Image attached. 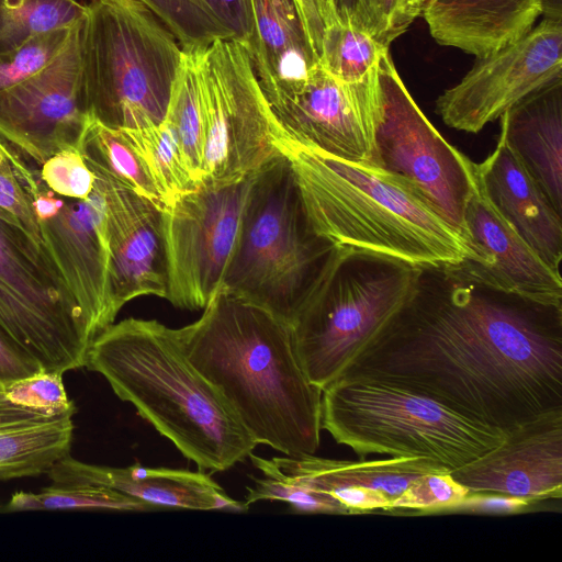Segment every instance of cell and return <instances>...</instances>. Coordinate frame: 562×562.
<instances>
[{
    "label": "cell",
    "mask_w": 562,
    "mask_h": 562,
    "mask_svg": "<svg viewBox=\"0 0 562 562\" xmlns=\"http://www.w3.org/2000/svg\"><path fill=\"white\" fill-rule=\"evenodd\" d=\"M341 375L407 387L506 432L562 408V301L495 288L462 263L418 267Z\"/></svg>",
    "instance_id": "6da1fadb"
},
{
    "label": "cell",
    "mask_w": 562,
    "mask_h": 562,
    "mask_svg": "<svg viewBox=\"0 0 562 562\" xmlns=\"http://www.w3.org/2000/svg\"><path fill=\"white\" fill-rule=\"evenodd\" d=\"M177 334L257 445L289 457L316 452L322 390L302 370L289 324L221 285Z\"/></svg>",
    "instance_id": "7a4b0ae2"
},
{
    "label": "cell",
    "mask_w": 562,
    "mask_h": 562,
    "mask_svg": "<svg viewBox=\"0 0 562 562\" xmlns=\"http://www.w3.org/2000/svg\"><path fill=\"white\" fill-rule=\"evenodd\" d=\"M201 471L221 472L254 451L222 393L191 363L177 334L156 319L125 318L92 340L86 367Z\"/></svg>",
    "instance_id": "3957f363"
},
{
    "label": "cell",
    "mask_w": 562,
    "mask_h": 562,
    "mask_svg": "<svg viewBox=\"0 0 562 562\" xmlns=\"http://www.w3.org/2000/svg\"><path fill=\"white\" fill-rule=\"evenodd\" d=\"M274 143L291 162L314 231L334 245L417 267L477 260L462 235L391 176L304 147L282 130Z\"/></svg>",
    "instance_id": "277c9868"
},
{
    "label": "cell",
    "mask_w": 562,
    "mask_h": 562,
    "mask_svg": "<svg viewBox=\"0 0 562 562\" xmlns=\"http://www.w3.org/2000/svg\"><path fill=\"white\" fill-rule=\"evenodd\" d=\"M336 247L314 231L280 153L251 176L221 285L291 325Z\"/></svg>",
    "instance_id": "5b68a950"
},
{
    "label": "cell",
    "mask_w": 562,
    "mask_h": 562,
    "mask_svg": "<svg viewBox=\"0 0 562 562\" xmlns=\"http://www.w3.org/2000/svg\"><path fill=\"white\" fill-rule=\"evenodd\" d=\"M80 37L91 119L115 130L160 125L182 58L170 30L137 0H91Z\"/></svg>",
    "instance_id": "8992f818"
},
{
    "label": "cell",
    "mask_w": 562,
    "mask_h": 562,
    "mask_svg": "<svg viewBox=\"0 0 562 562\" xmlns=\"http://www.w3.org/2000/svg\"><path fill=\"white\" fill-rule=\"evenodd\" d=\"M322 429L360 459L426 458L452 470L496 447L505 432L404 386L341 375L322 391Z\"/></svg>",
    "instance_id": "52a82bcc"
},
{
    "label": "cell",
    "mask_w": 562,
    "mask_h": 562,
    "mask_svg": "<svg viewBox=\"0 0 562 562\" xmlns=\"http://www.w3.org/2000/svg\"><path fill=\"white\" fill-rule=\"evenodd\" d=\"M418 267L337 246L290 325L306 378L322 391L337 380L409 296Z\"/></svg>",
    "instance_id": "ba28073f"
},
{
    "label": "cell",
    "mask_w": 562,
    "mask_h": 562,
    "mask_svg": "<svg viewBox=\"0 0 562 562\" xmlns=\"http://www.w3.org/2000/svg\"><path fill=\"white\" fill-rule=\"evenodd\" d=\"M0 329L45 371L86 367L93 340L43 245L0 218Z\"/></svg>",
    "instance_id": "9c48e42d"
},
{
    "label": "cell",
    "mask_w": 562,
    "mask_h": 562,
    "mask_svg": "<svg viewBox=\"0 0 562 562\" xmlns=\"http://www.w3.org/2000/svg\"><path fill=\"white\" fill-rule=\"evenodd\" d=\"M375 94L373 168L413 191L467 240L464 212L476 184L474 162L427 120L389 49L375 68Z\"/></svg>",
    "instance_id": "30bf717a"
},
{
    "label": "cell",
    "mask_w": 562,
    "mask_h": 562,
    "mask_svg": "<svg viewBox=\"0 0 562 562\" xmlns=\"http://www.w3.org/2000/svg\"><path fill=\"white\" fill-rule=\"evenodd\" d=\"M196 68L204 119L200 184L240 181L280 154L274 140L281 127L238 42L196 48Z\"/></svg>",
    "instance_id": "8fae6325"
},
{
    "label": "cell",
    "mask_w": 562,
    "mask_h": 562,
    "mask_svg": "<svg viewBox=\"0 0 562 562\" xmlns=\"http://www.w3.org/2000/svg\"><path fill=\"white\" fill-rule=\"evenodd\" d=\"M251 176L225 186L200 184L164 210L166 300L173 306L203 310L221 286Z\"/></svg>",
    "instance_id": "7c38bea8"
},
{
    "label": "cell",
    "mask_w": 562,
    "mask_h": 562,
    "mask_svg": "<svg viewBox=\"0 0 562 562\" xmlns=\"http://www.w3.org/2000/svg\"><path fill=\"white\" fill-rule=\"evenodd\" d=\"M21 183L31 198L42 245L81 308L94 339L116 318L110 300V251L102 194L94 184L85 200L60 196L45 186L40 168Z\"/></svg>",
    "instance_id": "4fadbf2b"
},
{
    "label": "cell",
    "mask_w": 562,
    "mask_h": 562,
    "mask_svg": "<svg viewBox=\"0 0 562 562\" xmlns=\"http://www.w3.org/2000/svg\"><path fill=\"white\" fill-rule=\"evenodd\" d=\"M82 22L47 66L0 91V138L38 168L63 150H80L92 120L81 78Z\"/></svg>",
    "instance_id": "5bb4252c"
},
{
    "label": "cell",
    "mask_w": 562,
    "mask_h": 562,
    "mask_svg": "<svg viewBox=\"0 0 562 562\" xmlns=\"http://www.w3.org/2000/svg\"><path fill=\"white\" fill-rule=\"evenodd\" d=\"M562 76V19L544 16L517 41L476 58L473 67L436 101L454 130L479 133L515 103Z\"/></svg>",
    "instance_id": "9a60e30c"
},
{
    "label": "cell",
    "mask_w": 562,
    "mask_h": 562,
    "mask_svg": "<svg viewBox=\"0 0 562 562\" xmlns=\"http://www.w3.org/2000/svg\"><path fill=\"white\" fill-rule=\"evenodd\" d=\"M265 97L279 126L292 140L373 168L375 70L367 81L348 85L317 64L304 80Z\"/></svg>",
    "instance_id": "2e32d148"
},
{
    "label": "cell",
    "mask_w": 562,
    "mask_h": 562,
    "mask_svg": "<svg viewBox=\"0 0 562 562\" xmlns=\"http://www.w3.org/2000/svg\"><path fill=\"white\" fill-rule=\"evenodd\" d=\"M93 173L105 206L113 313L116 316L127 302L139 296L166 299L164 209L108 176Z\"/></svg>",
    "instance_id": "e0dca14e"
},
{
    "label": "cell",
    "mask_w": 562,
    "mask_h": 562,
    "mask_svg": "<svg viewBox=\"0 0 562 562\" xmlns=\"http://www.w3.org/2000/svg\"><path fill=\"white\" fill-rule=\"evenodd\" d=\"M470 494L530 503L562 496V408L507 430L494 448L449 471Z\"/></svg>",
    "instance_id": "ac0fdd59"
},
{
    "label": "cell",
    "mask_w": 562,
    "mask_h": 562,
    "mask_svg": "<svg viewBox=\"0 0 562 562\" xmlns=\"http://www.w3.org/2000/svg\"><path fill=\"white\" fill-rule=\"evenodd\" d=\"M464 228L467 241L477 256L476 261L461 262L471 273L505 291L562 301L561 273L551 269L496 213L477 183L467 203Z\"/></svg>",
    "instance_id": "d6986e66"
},
{
    "label": "cell",
    "mask_w": 562,
    "mask_h": 562,
    "mask_svg": "<svg viewBox=\"0 0 562 562\" xmlns=\"http://www.w3.org/2000/svg\"><path fill=\"white\" fill-rule=\"evenodd\" d=\"M54 484L108 487L150 505L154 509L246 512L245 503L229 497L209 475L189 470L95 465L58 460L46 473Z\"/></svg>",
    "instance_id": "ffe728a7"
},
{
    "label": "cell",
    "mask_w": 562,
    "mask_h": 562,
    "mask_svg": "<svg viewBox=\"0 0 562 562\" xmlns=\"http://www.w3.org/2000/svg\"><path fill=\"white\" fill-rule=\"evenodd\" d=\"M477 186L496 213L555 272L562 259V214L508 147L499 133L494 150L474 164Z\"/></svg>",
    "instance_id": "44dd1931"
},
{
    "label": "cell",
    "mask_w": 562,
    "mask_h": 562,
    "mask_svg": "<svg viewBox=\"0 0 562 562\" xmlns=\"http://www.w3.org/2000/svg\"><path fill=\"white\" fill-rule=\"evenodd\" d=\"M541 14L542 0H428L422 12L437 43L476 58L524 36Z\"/></svg>",
    "instance_id": "7402d4cb"
},
{
    "label": "cell",
    "mask_w": 562,
    "mask_h": 562,
    "mask_svg": "<svg viewBox=\"0 0 562 562\" xmlns=\"http://www.w3.org/2000/svg\"><path fill=\"white\" fill-rule=\"evenodd\" d=\"M499 119L508 147L562 214V76L515 103Z\"/></svg>",
    "instance_id": "603a6c76"
},
{
    "label": "cell",
    "mask_w": 562,
    "mask_h": 562,
    "mask_svg": "<svg viewBox=\"0 0 562 562\" xmlns=\"http://www.w3.org/2000/svg\"><path fill=\"white\" fill-rule=\"evenodd\" d=\"M270 461L283 476L330 495L358 487L383 494L391 505L420 476L450 471L430 459L406 457L350 461L307 454L274 457Z\"/></svg>",
    "instance_id": "cb8c5ba5"
},
{
    "label": "cell",
    "mask_w": 562,
    "mask_h": 562,
    "mask_svg": "<svg viewBox=\"0 0 562 562\" xmlns=\"http://www.w3.org/2000/svg\"><path fill=\"white\" fill-rule=\"evenodd\" d=\"M255 31L243 46L265 95L304 80L318 64L293 0H251Z\"/></svg>",
    "instance_id": "d4e9b609"
},
{
    "label": "cell",
    "mask_w": 562,
    "mask_h": 562,
    "mask_svg": "<svg viewBox=\"0 0 562 562\" xmlns=\"http://www.w3.org/2000/svg\"><path fill=\"white\" fill-rule=\"evenodd\" d=\"M72 416L46 417L18 405L0 384V481L47 473L70 454Z\"/></svg>",
    "instance_id": "484cf974"
},
{
    "label": "cell",
    "mask_w": 562,
    "mask_h": 562,
    "mask_svg": "<svg viewBox=\"0 0 562 562\" xmlns=\"http://www.w3.org/2000/svg\"><path fill=\"white\" fill-rule=\"evenodd\" d=\"M165 122L176 134L183 161L200 186L204 151V119L196 68V48H182Z\"/></svg>",
    "instance_id": "4316f807"
},
{
    "label": "cell",
    "mask_w": 562,
    "mask_h": 562,
    "mask_svg": "<svg viewBox=\"0 0 562 562\" xmlns=\"http://www.w3.org/2000/svg\"><path fill=\"white\" fill-rule=\"evenodd\" d=\"M80 153L91 170L99 171L155 201L165 210L157 189L122 130L111 128L91 120Z\"/></svg>",
    "instance_id": "83f0119b"
},
{
    "label": "cell",
    "mask_w": 562,
    "mask_h": 562,
    "mask_svg": "<svg viewBox=\"0 0 562 562\" xmlns=\"http://www.w3.org/2000/svg\"><path fill=\"white\" fill-rule=\"evenodd\" d=\"M122 131L140 158L165 210L178 196L199 187L183 161L175 132L165 121L157 126Z\"/></svg>",
    "instance_id": "f1b7e54d"
},
{
    "label": "cell",
    "mask_w": 562,
    "mask_h": 562,
    "mask_svg": "<svg viewBox=\"0 0 562 562\" xmlns=\"http://www.w3.org/2000/svg\"><path fill=\"white\" fill-rule=\"evenodd\" d=\"M86 5L77 0H0V53L41 34L79 24Z\"/></svg>",
    "instance_id": "f546056e"
},
{
    "label": "cell",
    "mask_w": 562,
    "mask_h": 562,
    "mask_svg": "<svg viewBox=\"0 0 562 562\" xmlns=\"http://www.w3.org/2000/svg\"><path fill=\"white\" fill-rule=\"evenodd\" d=\"M387 49L366 29L340 20L325 27L318 64L338 80L357 85L372 76Z\"/></svg>",
    "instance_id": "4dcf8cb0"
},
{
    "label": "cell",
    "mask_w": 562,
    "mask_h": 562,
    "mask_svg": "<svg viewBox=\"0 0 562 562\" xmlns=\"http://www.w3.org/2000/svg\"><path fill=\"white\" fill-rule=\"evenodd\" d=\"M7 509L11 512L67 509L146 512L154 508L144 502L108 487L54 484L41 490L40 493L23 491L14 493Z\"/></svg>",
    "instance_id": "1f68e13d"
},
{
    "label": "cell",
    "mask_w": 562,
    "mask_h": 562,
    "mask_svg": "<svg viewBox=\"0 0 562 562\" xmlns=\"http://www.w3.org/2000/svg\"><path fill=\"white\" fill-rule=\"evenodd\" d=\"M248 458L265 477H251L255 484L247 487L245 496L247 507L259 501H278L288 503L297 513L349 514L348 509L333 495L280 474L270 459L258 457L252 452Z\"/></svg>",
    "instance_id": "d6a6232c"
},
{
    "label": "cell",
    "mask_w": 562,
    "mask_h": 562,
    "mask_svg": "<svg viewBox=\"0 0 562 562\" xmlns=\"http://www.w3.org/2000/svg\"><path fill=\"white\" fill-rule=\"evenodd\" d=\"M176 36L181 48L206 47L216 40H233L216 16L190 0H137Z\"/></svg>",
    "instance_id": "836d02e7"
},
{
    "label": "cell",
    "mask_w": 562,
    "mask_h": 562,
    "mask_svg": "<svg viewBox=\"0 0 562 562\" xmlns=\"http://www.w3.org/2000/svg\"><path fill=\"white\" fill-rule=\"evenodd\" d=\"M77 25L41 34L14 49L1 52L0 91L22 82L47 66L68 44Z\"/></svg>",
    "instance_id": "e575fe53"
},
{
    "label": "cell",
    "mask_w": 562,
    "mask_h": 562,
    "mask_svg": "<svg viewBox=\"0 0 562 562\" xmlns=\"http://www.w3.org/2000/svg\"><path fill=\"white\" fill-rule=\"evenodd\" d=\"M7 396L18 405L46 417L74 415L76 406L68 398L63 373L41 371L4 386Z\"/></svg>",
    "instance_id": "d590c367"
},
{
    "label": "cell",
    "mask_w": 562,
    "mask_h": 562,
    "mask_svg": "<svg viewBox=\"0 0 562 562\" xmlns=\"http://www.w3.org/2000/svg\"><path fill=\"white\" fill-rule=\"evenodd\" d=\"M470 492L447 472L428 473L417 479L391 505L393 509L434 512L451 509L469 496Z\"/></svg>",
    "instance_id": "8d00e7d4"
},
{
    "label": "cell",
    "mask_w": 562,
    "mask_h": 562,
    "mask_svg": "<svg viewBox=\"0 0 562 562\" xmlns=\"http://www.w3.org/2000/svg\"><path fill=\"white\" fill-rule=\"evenodd\" d=\"M40 176L47 188L56 194L75 200H85L93 191L95 176L80 150H63L40 167Z\"/></svg>",
    "instance_id": "74e56055"
},
{
    "label": "cell",
    "mask_w": 562,
    "mask_h": 562,
    "mask_svg": "<svg viewBox=\"0 0 562 562\" xmlns=\"http://www.w3.org/2000/svg\"><path fill=\"white\" fill-rule=\"evenodd\" d=\"M0 209L14 216L22 229L34 240L42 244L31 198L5 156L4 161L0 165Z\"/></svg>",
    "instance_id": "f35d334b"
},
{
    "label": "cell",
    "mask_w": 562,
    "mask_h": 562,
    "mask_svg": "<svg viewBox=\"0 0 562 562\" xmlns=\"http://www.w3.org/2000/svg\"><path fill=\"white\" fill-rule=\"evenodd\" d=\"M362 11L363 29L386 47L411 25L404 0H363Z\"/></svg>",
    "instance_id": "ab89813d"
},
{
    "label": "cell",
    "mask_w": 562,
    "mask_h": 562,
    "mask_svg": "<svg viewBox=\"0 0 562 562\" xmlns=\"http://www.w3.org/2000/svg\"><path fill=\"white\" fill-rule=\"evenodd\" d=\"M216 19L233 33L240 45L249 44L255 22L251 0H204Z\"/></svg>",
    "instance_id": "60d3db41"
},
{
    "label": "cell",
    "mask_w": 562,
    "mask_h": 562,
    "mask_svg": "<svg viewBox=\"0 0 562 562\" xmlns=\"http://www.w3.org/2000/svg\"><path fill=\"white\" fill-rule=\"evenodd\" d=\"M41 371L38 361L0 329V384L7 386Z\"/></svg>",
    "instance_id": "b9f144b4"
},
{
    "label": "cell",
    "mask_w": 562,
    "mask_h": 562,
    "mask_svg": "<svg viewBox=\"0 0 562 562\" xmlns=\"http://www.w3.org/2000/svg\"><path fill=\"white\" fill-rule=\"evenodd\" d=\"M530 502L499 494H469V496L450 510L474 513H517L529 506Z\"/></svg>",
    "instance_id": "7bdbcfd3"
},
{
    "label": "cell",
    "mask_w": 562,
    "mask_h": 562,
    "mask_svg": "<svg viewBox=\"0 0 562 562\" xmlns=\"http://www.w3.org/2000/svg\"><path fill=\"white\" fill-rule=\"evenodd\" d=\"M296 7L297 14L303 25L305 35L311 45V48L316 57L319 59L322 50V41L324 35V22L322 20L318 4L316 0H293Z\"/></svg>",
    "instance_id": "ee69618b"
},
{
    "label": "cell",
    "mask_w": 562,
    "mask_h": 562,
    "mask_svg": "<svg viewBox=\"0 0 562 562\" xmlns=\"http://www.w3.org/2000/svg\"><path fill=\"white\" fill-rule=\"evenodd\" d=\"M324 26H330L339 22L335 0H316Z\"/></svg>",
    "instance_id": "f6af8a7d"
},
{
    "label": "cell",
    "mask_w": 562,
    "mask_h": 562,
    "mask_svg": "<svg viewBox=\"0 0 562 562\" xmlns=\"http://www.w3.org/2000/svg\"><path fill=\"white\" fill-rule=\"evenodd\" d=\"M428 0H404L405 16L409 24L422 15V12Z\"/></svg>",
    "instance_id": "bcb514c9"
},
{
    "label": "cell",
    "mask_w": 562,
    "mask_h": 562,
    "mask_svg": "<svg viewBox=\"0 0 562 562\" xmlns=\"http://www.w3.org/2000/svg\"><path fill=\"white\" fill-rule=\"evenodd\" d=\"M337 8L348 14H360L363 0H335Z\"/></svg>",
    "instance_id": "7dc6e473"
},
{
    "label": "cell",
    "mask_w": 562,
    "mask_h": 562,
    "mask_svg": "<svg viewBox=\"0 0 562 562\" xmlns=\"http://www.w3.org/2000/svg\"><path fill=\"white\" fill-rule=\"evenodd\" d=\"M0 218L11 223V224H14V225H18L19 227H21V225L19 224L18 220L12 216L11 214H9L8 212L3 211L2 209H0ZM22 228V227H21Z\"/></svg>",
    "instance_id": "c3c4849f"
},
{
    "label": "cell",
    "mask_w": 562,
    "mask_h": 562,
    "mask_svg": "<svg viewBox=\"0 0 562 562\" xmlns=\"http://www.w3.org/2000/svg\"><path fill=\"white\" fill-rule=\"evenodd\" d=\"M190 1H191V2H193V3H195V4H198V5H200V7H202V8H205V9H209V10H210V8L207 7V4L205 3V1H204V0H190ZM210 11H211V10H210ZM211 12H212V11H211Z\"/></svg>",
    "instance_id": "681fc988"
}]
</instances>
